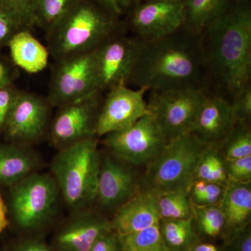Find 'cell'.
<instances>
[{
  "mask_svg": "<svg viewBox=\"0 0 251 251\" xmlns=\"http://www.w3.org/2000/svg\"><path fill=\"white\" fill-rule=\"evenodd\" d=\"M231 102L237 122H249L251 119V87L250 83L233 94Z\"/></svg>",
  "mask_w": 251,
  "mask_h": 251,
  "instance_id": "cell-31",
  "label": "cell"
},
{
  "mask_svg": "<svg viewBox=\"0 0 251 251\" xmlns=\"http://www.w3.org/2000/svg\"><path fill=\"white\" fill-rule=\"evenodd\" d=\"M12 187L11 208L18 226L32 229L44 224L52 214L58 196L53 176L31 173Z\"/></svg>",
  "mask_w": 251,
  "mask_h": 251,
  "instance_id": "cell-7",
  "label": "cell"
},
{
  "mask_svg": "<svg viewBox=\"0 0 251 251\" xmlns=\"http://www.w3.org/2000/svg\"><path fill=\"white\" fill-rule=\"evenodd\" d=\"M19 91L11 86L0 89V130L4 128L10 110Z\"/></svg>",
  "mask_w": 251,
  "mask_h": 251,
  "instance_id": "cell-36",
  "label": "cell"
},
{
  "mask_svg": "<svg viewBox=\"0 0 251 251\" xmlns=\"http://www.w3.org/2000/svg\"><path fill=\"white\" fill-rule=\"evenodd\" d=\"M123 26L120 18L109 14L93 0H77L46 32L50 54L58 62L92 52Z\"/></svg>",
  "mask_w": 251,
  "mask_h": 251,
  "instance_id": "cell-3",
  "label": "cell"
},
{
  "mask_svg": "<svg viewBox=\"0 0 251 251\" xmlns=\"http://www.w3.org/2000/svg\"><path fill=\"white\" fill-rule=\"evenodd\" d=\"M195 180L227 185L226 160L218 145H208L204 149L196 166Z\"/></svg>",
  "mask_w": 251,
  "mask_h": 251,
  "instance_id": "cell-24",
  "label": "cell"
},
{
  "mask_svg": "<svg viewBox=\"0 0 251 251\" xmlns=\"http://www.w3.org/2000/svg\"><path fill=\"white\" fill-rule=\"evenodd\" d=\"M36 0H0V9L9 15L20 30L34 27Z\"/></svg>",
  "mask_w": 251,
  "mask_h": 251,
  "instance_id": "cell-30",
  "label": "cell"
},
{
  "mask_svg": "<svg viewBox=\"0 0 251 251\" xmlns=\"http://www.w3.org/2000/svg\"><path fill=\"white\" fill-rule=\"evenodd\" d=\"M99 95L100 92L59 108L51 126V139L54 145L62 148L97 135Z\"/></svg>",
  "mask_w": 251,
  "mask_h": 251,
  "instance_id": "cell-13",
  "label": "cell"
},
{
  "mask_svg": "<svg viewBox=\"0 0 251 251\" xmlns=\"http://www.w3.org/2000/svg\"><path fill=\"white\" fill-rule=\"evenodd\" d=\"M118 236L123 251H169L158 225L134 233Z\"/></svg>",
  "mask_w": 251,
  "mask_h": 251,
  "instance_id": "cell-28",
  "label": "cell"
},
{
  "mask_svg": "<svg viewBox=\"0 0 251 251\" xmlns=\"http://www.w3.org/2000/svg\"><path fill=\"white\" fill-rule=\"evenodd\" d=\"M143 41L117 34L94 50L100 91L127 85L139 55Z\"/></svg>",
  "mask_w": 251,
  "mask_h": 251,
  "instance_id": "cell-10",
  "label": "cell"
},
{
  "mask_svg": "<svg viewBox=\"0 0 251 251\" xmlns=\"http://www.w3.org/2000/svg\"><path fill=\"white\" fill-rule=\"evenodd\" d=\"M204 64L233 95L251 74V6L234 0L229 9L200 35Z\"/></svg>",
  "mask_w": 251,
  "mask_h": 251,
  "instance_id": "cell-2",
  "label": "cell"
},
{
  "mask_svg": "<svg viewBox=\"0 0 251 251\" xmlns=\"http://www.w3.org/2000/svg\"><path fill=\"white\" fill-rule=\"evenodd\" d=\"M13 62L29 74L42 72L49 64V49L29 29L18 31L8 42Z\"/></svg>",
  "mask_w": 251,
  "mask_h": 251,
  "instance_id": "cell-20",
  "label": "cell"
},
{
  "mask_svg": "<svg viewBox=\"0 0 251 251\" xmlns=\"http://www.w3.org/2000/svg\"><path fill=\"white\" fill-rule=\"evenodd\" d=\"M227 185L207 182L205 191L193 201L196 206H220Z\"/></svg>",
  "mask_w": 251,
  "mask_h": 251,
  "instance_id": "cell-34",
  "label": "cell"
},
{
  "mask_svg": "<svg viewBox=\"0 0 251 251\" xmlns=\"http://www.w3.org/2000/svg\"><path fill=\"white\" fill-rule=\"evenodd\" d=\"M237 123L230 101L220 96L206 97L191 133L206 145H219L227 138Z\"/></svg>",
  "mask_w": 251,
  "mask_h": 251,
  "instance_id": "cell-16",
  "label": "cell"
},
{
  "mask_svg": "<svg viewBox=\"0 0 251 251\" xmlns=\"http://www.w3.org/2000/svg\"></svg>",
  "mask_w": 251,
  "mask_h": 251,
  "instance_id": "cell-44",
  "label": "cell"
},
{
  "mask_svg": "<svg viewBox=\"0 0 251 251\" xmlns=\"http://www.w3.org/2000/svg\"><path fill=\"white\" fill-rule=\"evenodd\" d=\"M160 220L193 219L194 204L187 191H173L154 195Z\"/></svg>",
  "mask_w": 251,
  "mask_h": 251,
  "instance_id": "cell-25",
  "label": "cell"
},
{
  "mask_svg": "<svg viewBox=\"0 0 251 251\" xmlns=\"http://www.w3.org/2000/svg\"><path fill=\"white\" fill-rule=\"evenodd\" d=\"M220 207L226 223L224 237L250 225L251 183L228 180Z\"/></svg>",
  "mask_w": 251,
  "mask_h": 251,
  "instance_id": "cell-19",
  "label": "cell"
},
{
  "mask_svg": "<svg viewBox=\"0 0 251 251\" xmlns=\"http://www.w3.org/2000/svg\"><path fill=\"white\" fill-rule=\"evenodd\" d=\"M130 165L111 153L100 158L96 201L105 209H118L140 190Z\"/></svg>",
  "mask_w": 251,
  "mask_h": 251,
  "instance_id": "cell-14",
  "label": "cell"
},
{
  "mask_svg": "<svg viewBox=\"0 0 251 251\" xmlns=\"http://www.w3.org/2000/svg\"><path fill=\"white\" fill-rule=\"evenodd\" d=\"M154 195L140 191L117 209L110 221L118 235L134 233L159 224Z\"/></svg>",
  "mask_w": 251,
  "mask_h": 251,
  "instance_id": "cell-18",
  "label": "cell"
},
{
  "mask_svg": "<svg viewBox=\"0 0 251 251\" xmlns=\"http://www.w3.org/2000/svg\"><path fill=\"white\" fill-rule=\"evenodd\" d=\"M109 14L120 18L126 13H129L143 0H93Z\"/></svg>",
  "mask_w": 251,
  "mask_h": 251,
  "instance_id": "cell-35",
  "label": "cell"
},
{
  "mask_svg": "<svg viewBox=\"0 0 251 251\" xmlns=\"http://www.w3.org/2000/svg\"><path fill=\"white\" fill-rule=\"evenodd\" d=\"M225 251H251V224L224 237Z\"/></svg>",
  "mask_w": 251,
  "mask_h": 251,
  "instance_id": "cell-33",
  "label": "cell"
},
{
  "mask_svg": "<svg viewBox=\"0 0 251 251\" xmlns=\"http://www.w3.org/2000/svg\"><path fill=\"white\" fill-rule=\"evenodd\" d=\"M20 31L9 15L0 9V44L9 42L12 36Z\"/></svg>",
  "mask_w": 251,
  "mask_h": 251,
  "instance_id": "cell-38",
  "label": "cell"
},
{
  "mask_svg": "<svg viewBox=\"0 0 251 251\" xmlns=\"http://www.w3.org/2000/svg\"><path fill=\"white\" fill-rule=\"evenodd\" d=\"M228 180L241 183H251V156L226 161Z\"/></svg>",
  "mask_w": 251,
  "mask_h": 251,
  "instance_id": "cell-32",
  "label": "cell"
},
{
  "mask_svg": "<svg viewBox=\"0 0 251 251\" xmlns=\"http://www.w3.org/2000/svg\"><path fill=\"white\" fill-rule=\"evenodd\" d=\"M36 158L24 147L0 145V184L14 186L34 171Z\"/></svg>",
  "mask_w": 251,
  "mask_h": 251,
  "instance_id": "cell-22",
  "label": "cell"
},
{
  "mask_svg": "<svg viewBox=\"0 0 251 251\" xmlns=\"http://www.w3.org/2000/svg\"><path fill=\"white\" fill-rule=\"evenodd\" d=\"M130 27L143 41H154L183 29L184 4L181 1L145 0L128 14Z\"/></svg>",
  "mask_w": 251,
  "mask_h": 251,
  "instance_id": "cell-11",
  "label": "cell"
},
{
  "mask_svg": "<svg viewBox=\"0 0 251 251\" xmlns=\"http://www.w3.org/2000/svg\"><path fill=\"white\" fill-rule=\"evenodd\" d=\"M8 225L9 221L7 219V208L0 193V234L7 227Z\"/></svg>",
  "mask_w": 251,
  "mask_h": 251,
  "instance_id": "cell-41",
  "label": "cell"
},
{
  "mask_svg": "<svg viewBox=\"0 0 251 251\" xmlns=\"http://www.w3.org/2000/svg\"><path fill=\"white\" fill-rule=\"evenodd\" d=\"M112 230L111 223L96 213H83L64 226L54 239L57 251H90L94 243Z\"/></svg>",
  "mask_w": 251,
  "mask_h": 251,
  "instance_id": "cell-17",
  "label": "cell"
},
{
  "mask_svg": "<svg viewBox=\"0 0 251 251\" xmlns=\"http://www.w3.org/2000/svg\"><path fill=\"white\" fill-rule=\"evenodd\" d=\"M168 143L151 112L126 128L106 135L103 142L111 154L135 166H147Z\"/></svg>",
  "mask_w": 251,
  "mask_h": 251,
  "instance_id": "cell-8",
  "label": "cell"
},
{
  "mask_svg": "<svg viewBox=\"0 0 251 251\" xmlns=\"http://www.w3.org/2000/svg\"><path fill=\"white\" fill-rule=\"evenodd\" d=\"M193 221L200 239L224 237L226 223L220 206L194 205Z\"/></svg>",
  "mask_w": 251,
  "mask_h": 251,
  "instance_id": "cell-26",
  "label": "cell"
},
{
  "mask_svg": "<svg viewBox=\"0 0 251 251\" xmlns=\"http://www.w3.org/2000/svg\"><path fill=\"white\" fill-rule=\"evenodd\" d=\"M100 156L98 140L90 138L62 148L51 171L68 206L81 210L96 201Z\"/></svg>",
  "mask_w": 251,
  "mask_h": 251,
  "instance_id": "cell-4",
  "label": "cell"
},
{
  "mask_svg": "<svg viewBox=\"0 0 251 251\" xmlns=\"http://www.w3.org/2000/svg\"><path fill=\"white\" fill-rule=\"evenodd\" d=\"M12 85L9 69L4 63L0 61V89Z\"/></svg>",
  "mask_w": 251,
  "mask_h": 251,
  "instance_id": "cell-40",
  "label": "cell"
},
{
  "mask_svg": "<svg viewBox=\"0 0 251 251\" xmlns=\"http://www.w3.org/2000/svg\"><path fill=\"white\" fill-rule=\"evenodd\" d=\"M49 105L35 94L18 92L5 124L6 134L22 143L40 138L49 120Z\"/></svg>",
  "mask_w": 251,
  "mask_h": 251,
  "instance_id": "cell-15",
  "label": "cell"
},
{
  "mask_svg": "<svg viewBox=\"0 0 251 251\" xmlns=\"http://www.w3.org/2000/svg\"><path fill=\"white\" fill-rule=\"evenodd\" d=\"M181 30L160 40L143 41L128 82L153 92L200 88L205 66L200 36Z\"/></svg>",
  "mask_w": 251,
  "mask_h": 251,
  "instance_id": "cell-1",
  "label": "cell"
},
{
  "mask_svg": "<svg viewBox=\"0 0 251 251\" xmlns=\"http://www.w3.org/2000/svg\"><path fill=\"white\" fill-rule=\"evenodd\" d=\"M145 88L132 90L126 84L112 87L99 110L96 133L99 136L126 128L151 113L145 100Z\"/></svg>",
  "mask_w": 251,
  "mask_h": 251,
  "instance_id": "cell-12",
  "label": "cell"
},
{
  "mask_svg": "<svg viewBox=\"0 0 251 251\" xmlns=\"http://www.w3.org/2000/svg\"><path fill=\"white\" fill-rule=\"evenodd\" d=\"M208 145L191 133L171 140L147 165L140 181V191L152 195L189 191L200 157Z\"/></svg>",
  "mask_w": 251,
  "mask_h": 251,
  "instance_id": "cell-5",
  "label": "cell"
},
{
  "mask_svg": "<svg viewBox=\"0 0 251 251\" xmlns=\"http://www.w3.org/2000/svg\"><path fill=\"white\" fill-rule=\"evenodd\" d=\"M218 146L227 161L251 156L250 123L237 122L227 138Z\"/></svg>",
  "mask_w": 251,
  "mask_h": 251,
  "instance_id": "cell-27",
  "label": "cell"
},
{
  "mask_svg": "<svg viewBox=\"0 0 251 251\" xmlns=\"http://www.w3.org/2000/svg\"><path fill=\"white\" fill-rule=\"evenodd\" d=\"M190 251H221L215 244L209 242H200L194 246Z\"/></svg>",
  "mask_w": 251,
  "mask_h": 251,
  "instance_id": "cell-42",
  "label": "cell"
},
{
  "mask_svg": "<svg viewBox=\"0 0 251 251\" xmlns=\"http://www.w3.org/2000/svg\"><path fill=\"white\" fill-rule=\"evenodd\" d=\"M90 251H123L118 234L113 230L104 234L97 241Z\"/></svg>",
  "mask_w": 251,
  "mask_h": 251,
  "instance_id": "cell-37",
  "label": "cell"
},
{
  "mask_svg": "<svg viewBox=\"0 0 251 251\" xmlns=\"http://www.w3.org/2000/svg\"><path fill=\"white\" fill-rule=\"evenodd\" d=\"M234 0H184L183 29L200 36L229 9Z\"/></svg>",
  "mask_w": 251,
  "mask_h": 251,
  "instance_id": "cell-21",
  "label": "cell"
},
{
  "mask_svg": "<svg viewBox=\"0 0 251 251\" xmlns=\"http://www.w3.org/2000/svg\"><path fill=\"white\" fill-rule=\"evenodd\" d=\"M100 92L95 52L57 62L50 87L49 103L60 108Z\"/></svg>",
  "mask_w": 251,
  "mask_h": 251,
  "instance_id": "cell-6",
  "label": "cell"
},
{
  "mask_svg": "<svg viewBox=\"0 0 251 251\" xmlns=\"http://www.w3.org/2000/svg\"><path fill=\"white\" fill-rule=\"evenodd\" d=\"M166 1H181V2H184V0H166Z\"/></svg>",
  "mask_w": 251,
  "mask_h": 251,
  "instance_id": "cell-43",
  "label": "cell"
},
{
  "mask_svg": "<svg viewBox=\"0 0 251 251\" xmlns=\"http://www.w3.org/2000/svg\"><path fill=\"white\" fill-rule=\"evenodd\" d=\"M168 251H190L201 242L193 219L160 220L158 225Z\"/></svg>",
  "mask_w": 251,
  "mask_h": 251,
  "instance_id": "cell-23",
  "label": "cell"
},
{
  "mask_svg": "<svg viewBox=\"0 0 251 251\" xmlns=\"http://www.w3.org/2000/svg\"><path fill=\"white\" fill-rule=\"evenodd\" d=\"M77 0H36L34 11V25L46 32L60 21Z\"/></svg>",
  "mask_w": 251,
  "mask_h": 251,
  "instance_id": "cell-29",
  "label": "cell"
},
{
  "mask_svg": "<svg viewBox=\"0 0 251 251\" xmlns=\"http://www.w3.org/2000/svg\"><path fill=\"white\" fill-rule=\"evenodd\" d=\"M206 97L201 88L153 92L148 105L169 142L191 133Z\"/></svg>",
  "mask_w": 251,
  "mask_h": 251,
  "instance_id": "cell-9",
  "label": "cell"
},
{
  "mask_svg": "<svg viewBox=\"0 0 251 251\" xmlns=\"http://www.w3.org/2000/svg\"><path fill=\"white\" fill-rule=\"evenodd\" d=\"M11 251H54L39 239H27L19 243Z\"/></svg>",
  "mask_w": 251,
  "mask_h": 251,
  "instance_id": "cell-39",
  "label": "cell"
}]
</instances>
